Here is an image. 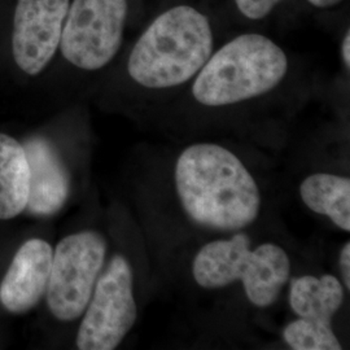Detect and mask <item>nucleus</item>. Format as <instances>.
Segmentation results:
<instances>
[{
	"label": "nucleus",
	"mask_w": 350,
	"mask_h": 350,
	"mask_svg": "<svg viewBox=\"0 0 350 350\" xmlns=\"http://www.w3.org/2000/svg\"><path fill=\"white\" fill-rule=\"evenodd\" d=\"M174 176L180 205L196 225L238 231L260 214L262 199L256 179L238 156L222 146H189L176 160Z\"/></svg>",
	"instance_id": "obj_1"
},
{
	"label": "nucleus",
	"mask_w": 350,
	"mask_h": 350,
	"mask_svg": "<svg viewBox=\"0 0 350 350\" xmlns=\"http://www.w3.org/2000/svg\"><path fill=\"white\" fill-rule=\"evenodd\" d=\"M212 52L209 20L192 7L179 5L159 16L139 38L127 70L144 88H175L198 75Z\"/></svg>",
	"instance_id": "obj_2"
},
{
	"label": "nucleus",
	"mask_w": 350,
	"mask_h": 350,
	"mask_svg": "<svg viewBox=\"0 0 350 350\" xmlns=\"http://www.w3.org/2000/svg\"><path fill=\"white\" fill-rule=\"evenodd\" d=\"M287 70V56L271 39L243 34L209 57L195 79L192 94L206 107L237 104L271 91Z\"/></svg>",
	"instance_id": "obj_3"
},
{
	"label": "nucleus",
	"mask_w": 350,
	"mask_h": 350,
	"mask_svg": "<svg viewBox=\"0 0 350 350\" xmlns=\"http://www.w3.org/2000/svg\"><path fill=\"white\" fill-rule=\"evenodd\" d=\"M250 247V237L243 232L205 244L192 262L195 282L205 289H218L241 280L252 305H274L291 275L287 252L274 243Z\"/></svg>",
	"instance_id": "obj_4"
},
{
	"label": "nucleus",
	"mask_w": 350,
	"mask_h": 350,
	"mask_svg": "<svg viewBox=\"0 0 350 350\" xmlns=\"http://www.w3.org/2000/svg\"><path fill=\"white\" fill-rule=\"evenodd\" d=\"M107 256V241L96 231H82L64 238L52 256L47 286L51 314L72 322L85 313Z\"/></svg>",
	"instance_id": "obj_5"
},
{
	"label": "nucleus",
	"mask_w": 350,
	"mask_h": 350,
	"mask_svg": "<svg viewBox=\"0 0 350 350\" xmlns=\"http://www.w3.org/2000/svg\"><path fill=\"white\" fill-rule=\"evenodd\" d=\"M137 318L133 270L122 254H116L95 284L75 345L81 350L116 349Z\"/></svg>",
	"instance_id": "obj_6"
},
{
	"label": "nucleus",
	"mask_w": 350,
	"mask_h": 350,
	"mask_svg": "<svg viewBox=\"0 0 350 350\" xmlns=\"http://www.w3.org/2000/svg\"><path fill=\"white\" fill-rule=\"evenodd\" d=\"M126 17V0H75L60 39L64 57L85 70L105 66L121 47Z\"/></svg>",
	"instance_id": "obj_7"
},
{
	"label": "nucleus",
	"mask_w": 350,
	"mask_h": 350,
	"mask_svg": "<svg viewBox=\"0 0 350 350\" xmlns=\"http://www.w3.org/2000/svg\"><path fill=\"white\" fill-rule=\"evenodd\" d=\"M68 10L69 0H18L13 20V57L26 75H39L50 63L60 46Z\"/></svg>",
	"instance_id": "obj_8"
},
{
	"label": "nucleus",
	"mask_w": 350,
	"mask_h": 350,
	"mask_svg": "<svg viewBox=\"0 0 350 350\" xmlns=\"http://www.w3.org/2000/svg\"><path fill=\"white\" fill-rule=\"evenodd\" d=\"M52 256L42 239H30L17 250L0 284V302L8 312L24 314L37 306L47 291Z\"/></svg>",
	"instance_id": "obj_9"
},
{
	"label": "nucleus",
	"mask_w": 350,
	"mask_h": 350,
	"mask_svg": "<svg viewBox=\"0 0 350 350\" xmlns=\"http://www.w3.org/2000/svg\"><path fill=\"white\" fill-rule=\"evenodd\" d=\"M29 163V199L26 209L36 215H52L68 200L69 174L57 152L43 138L27 140L24 146Z\"/></svg>",
	"instance_id": "obj_10"
},
{
	"label": "nucleus",
	"mask_w": 350,
	"mask_h": 350,
	"mask_svg": "<svg viewBox=\"0 0 350 350\" xmlns=\"http://www.w3.org/2000/svg\"><path fill=\"white\" fill-rule=\"evenodd\" d=\"M345 288L331 274L293 278L289 286V305L299 318L332 325L342 306Z\"/></svg>",
	"instance_id": "obj_11"
},
{
	"label": "nucleus",
	"mask_w": 350,
	"mask_h": 350,
	"mask_svg": "<svg viewBox=\"0 0 350 350\" xmlns=\"http://www.w3.org/2000/svg\"><path fill=\"white\" fill-rule=\"evenodd\" d=\"M29 163L24 146L0 134V219L7 221L26 209Z\"/></svg>",
	"instance_id": "obj_12"
},
{
	"label": "nucleus",
	"mask_w": 350,
	"mask_h": 350,
	"mask_svg": "<svg viewBox=\"0 0 350 350\" xmlns=\"http://www.w3.org/2000/svg\"><path fill=\"white\" fill-rule=\"evenodd\" d=\"M304 204L314 213L328 217L342 231H350V179L317 173L306 176L300 186Z\"/></svg>",
	"instance_id": "obj_13"
},
{
	"label": "nucleus",
	"mask_w": 350,
	"mask_h": 350,
	"mask_svg": "<svg viewBox=\"0 0 350 350\" xmlns=\"http://www.w3.org/2000/svg\"><path fill=\"white\" fill-rule=\"evenodd\" d=\"M283 338L293 350H341L332 325L299 318L283 329Z\"/></svg>",
	"instance_id": "obj_14"
},
{
	"label": "nucleus",
	"mask_w": 350,
	"mask_h": 350,
	"mask_svg": "<svg viewBox=\"0 0 350 350\" xmlns=\"http://www.w3.org/2000/svg\"><path fill=\"white\" fill-rule=\"evenodd\" d=\"M282 0H237L239 11L250 20H261Z\"/></svg>",
	"instance_id": "obj_15"
},
{
	"label": "nucleus",
	"mask_w": 350,
	"mask_h": 350,
	"mask_svg": "<svg viewBox=\"0 0 350 350\" xmlns=\"http://www.w3.org/2000/svg\"><path fill=\"white\" fill-rule=\"evenodd\" d=\"M340 270L342 276V286L350 289V243L348 241L340 253Z\"/></svg>",
	"instance_id": "obj_16"
},
{
	"label": "nucleus",
	"mask_w": 350,
	"mask_h": 350,
	"mask_svg": "<svg viewBox=\"0 0 350 350\" xmlns=\"http://www.w3.org/2000/svg\"><path fill=\"white\" fill-rule=\"evenodd\" d=\"M350 33H347L345 39L342 42V59H344V63L347 64V66H350Z\"/></svg>",
	"instance_id": "obj_17"
},
{
	"label": "nucleus",
	"mask_w": 350,
	"mask_h": 350,
	"mask_svg": "<svg viewBox=\"0 0 350 350\" xmlns=\"http://www.w3.org/2000/svg\"><path fill=\"white\" fill-rule=\"evenodd\" d=\"M313 5L315 7H319V8H329V7H334L338 4L341 0H309Z\"/></svg>",
	"instance_id": "obj_18"
}]
</instances>
